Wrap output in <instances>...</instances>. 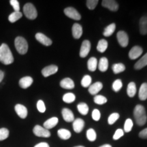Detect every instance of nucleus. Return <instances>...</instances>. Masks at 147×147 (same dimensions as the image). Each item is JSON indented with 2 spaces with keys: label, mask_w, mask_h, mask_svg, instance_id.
<instances>
[{
  "label": "nucleus",
  "mask_w": 147,
  "mask_h": 147,
  "mask_svg": "<svg viewBox=\"0 0 147 147\" xmlns=\"http://www.w3.org/2000/svg\"><path fill=\"white\" fill-rule=\"evenodd\" d=\"M0 61L5 65H10L14 61L13 55L6 44L0 46Z\"/></svg>",
  "instance_id": "f257e3e1"
},
{
  "label": "nucleus",
  "mask_w": 147,
  "mask_h": 147,
  "mask_svg": "<svg viewBox=\"0 0 147 147\" xmlns=\"http://www.w3.org/2000/svg\"><path fill=\"white\" fill-rule=\"evenodd\" d=\"M134 116L136 122L139 126H142L146 123L147 116L146 110L143 106L138 105L136 106L134 110Z\"/></svg>",
  "instance_id": "f03ea898"
},
{
  "label": "nucleus",
  "mask_w": 147,
  "mask_h": 147,
  "mask_svg": "<svg viewBox=\"0 0 147 147\" xmlns=\"http://www.w3.org/2000/svg\"><path fill=\"white\" fill-rule=\"evenodd\" d=\"M15 48L18 53L21 55L26 54L28 51V44L27 40L23 37H16L14 41Z\"/></svg>",
  "instance_id": "7ed1b4c3"
},
{
  "label": "nucleus",
  "mask_w": 147,
  "mask_h": 147,
  "mask_svg": "<svg viewBox=\"0 0 147 147\" xmlns=\"http://www.w3.org/2000/svg\"><path fill=\"white\" fill-rule=\"evenodd\" d=\"M23 12L25 16L30 20L36 19L38 16V12H37L36 8L31 3H27L24 5Z\"/></svg>",
  "instance_id": "20e7f679"
},
{
  "label": "nucleus",
  "mask_w": 147,
  "mask_h": 147,
  "mask_svg": "<svg viewBox=\"0 0 147 147\" xmlns=\"http://www.w3.org/2000/svg\"><path fill=\"white\" fill-rule=\"evenodd\" d=\"M33 132L38 137L49 138L51 136V132L49 131V130L40 125L35 126L34 129H33Z\"/></svg>",
  "instance_id": "39448f33"
},
{
  "label": "nucleus",
  "mask_w": 147,
  "mask_h": 147,
  "mask_svg": "<svg viewBox=\"0 0 147 147\" xmlns=\"http://www.w3.org/2000/svg\"><path fill=\"white\" fill-rule=\"evenodd\" d=\"M64 13L67 17L70 18L71 19L76 20V21H79L81 18V16L79 14V12L72 7H68V8H65Z\"/></svg>",
  "instance_id": "423d86ee"
},
{
  "label": "nucleus",
  "mask_w": 147,
  "mask_h": 147,
  "mask_svg": "<svg viewBox=\"0 0 147 147\" xmlns=\"http://www.w3.org/2000/svg\"><path fill=\"white\" fill-rule=\"evenodd\" d=\"M91 50V43L89 40H84L82 42L81 47L80 50V57L82 58H84L87 56Z\"/></svg>",
  "instance_id": "0eeeda50"
},
{
  "label": "nucleus",
  "mask_w": 147,
  "mask_h": 147,
  "mask_svg": "<svg viewBox=\"0 0 147 147\" xmlns=\"http://www.w3.org/2000/svg\"><path fill=\"white\" fill-rule=\"evenodd\" d=\"M118 42L122 47H126L129 43V38L127 34L124 31H120L117 35Z\"/></svg>",
  "instance_id": "6e6552de"
},
{
  "label": "nucleus",
  "mask_w": 147,
  "mask_h": 147,
  "mask_svg": "<svg viewBox=\"0 0 147 147\" xmlns=\"http://www.w3.org/2000/svg\"><path fill=\"white\" fill-rule=\"evenodd\" d=\"M102 5V6L113 12H116L119 10V4L117 1L114 0H103Z\"/></svg>",
  "instance_id": "1a4fd4ad"
},
{
  "label": "nucleus",
  "mask_w": 147,
  "mask_h": 147,
  "mask_svg": "<svg viewBox=\"0 0 147 147\" xmlns=\"http://www.w3.org/2000/svg\"><path fill=\"white\" fill-rule=\"evenodd\" d=\"M142 52L143 50L142 48L139 46H135L129 52V57L132 60L136 59L142 54Z\"/></svg>",
  "instance_id": "9d476101"
},
{
  "label": "nucleus",
  "mask_w": 147,
  "mask_h": 147,
  "mask_svg": "<svg viewBox=\"0 0 147 147\" xmlns=\"http://www.w3.org/2000/svg\"><path fill=\"white\" fill-rule=\"evenodd\" d=\"M58 67L55 65H51L47 66L45 68L42 69V74L45 77H48L51 75L55 74V73L57 72Z\"/></svg>",
  "instance_id": "9b49d317"
},
{
  "label": "nucleus",
  "mask_w": 147,
  "mask_h": 147,
  "mask_svg": "<svg viewBox=\"0 0 147 147\" xmlns=\"http://www.w3.org/2000/svg\"><path fill=\"white\" fill-rule=\"evenodd\" d=\"M36 39L40 43L42 44L45 46H47V47H49V46L52 45V40L49 38H48L47 36H46L45 34H42V33H38V34H36Z\"/></svg>",
  "instance_id": "f8f14e48"
},
{
  "label": "nucleus",
  "mask_w": 147,
  "mask_h": 147,
  "mask_svg": "<svg viewBox=\"0 0 147 147\" xmlns=\"http://www.w3.org/2000/svg\"><path fill=\"white\" fill-rule=\"evenodd\" d=\"M15 111L18 117L21 119H25L27 116V109L25 106L23 105H21V104H16L15 106Z\"/></svg>",
  "instance_id": "ddd939ff"
},
{
  "label": "nucleus",
  "mask_w": 147,
  "mask_h": 147,
  "mask_svg": "<svg viewBox=\"0 0 147 147\" xmlns=\"http://www.w3.org/2000/svg\"><path fill=\"white\" fill-rule=\"evenodd\" d=\"M84 121L82 119L78 118L73 121V129L76 133H80L83 129Z\"/></svg>",
  "instance_id": "4468645a"
},
{
  "label": "nucleus",
  "mask_w": 147,
  "mask_h": 147,
  "mask_svg": "<svg viewBox=\"0 0 147 147\" xmlns=\"http://www.w3.org/2000/svg\"><path fill=\"white\" fill-rule=\"evenodd\" d=\"M103 88V84L102 82H97L95 83L91 84L89 87V92L90 94L95 95H97Z\"/></svg>",
  "instance_id": "2eb2a0df"
},
{
  "label": "nucleus",
  "mask_w": 147,
  "mask_h": 147,
  "mask_svg": "<svg viewBox=\"0 0 147 147\" xmlns=\"http://www.w3.org/2000/svg\"><path fill=\"white\" fill-rule=\"evenodd\" d=\"M63 118L66 122H72L74 121V116L71 110L68 108H63L61 111Z\"/></svg>",
  "instance_id": "dca6fc26"
},
{
  "label": "nucleus",
  "mask_w": 147,
  "mask_h": 147,
  "mask_svg": "<svg viewBox=\"0 0 147 147\" xmlns=\"http://www.w3.org/2000/svg\"><path fill=\"white\" fill-rule=\"evenodd\" d=\"M82 27L80 24L74 23L72 26V36L75 39H79L82 36Z\"/></svg>",
  "instance_id": "f3484780"
},
{
  "label": "nucleus",
  "mask_w": 147,
  "mask_h": 147,
  "mask_svg": "<svg viewBox=\"0 0 147 147\" xmlns=\"http://www.w3.org/2000/svg\"><path fill=\"white\" fill-rule=\"evenodd\" d=\"M60 86L65 89H72L74 88L75 85L72 79L69 78H65L60 82Z\"/></svg>",
  "instance_id": "a211bd4d"
},
{
  "label": "nucleus",
  "mask_w": 147,
  "mask_h": 147,
  "mask_svg": "<svg viewBox=\"0 0 147 147\" xmlns=\"http://www.w3.org/2000/svg\"><path fill=\"white\" fill-rule=\"evenodd\" d=\"M33 82H34V80H33V78L32 77L25 76L22 78L21 79H20L19 85L23 89H27V88L29 87L32 85Z\"/></svg>",
  "instance_id": "6ab92c4d"
},
{
  "label": "nucleus",
  "mask_w": 147,
  "mask_h": 147,
  "mask_svg": "<svg viewBox=\"0 0 147 147\" xmlns=\"http://www.w3.org/2000/svg\"><path fill=\"white\" fill-rule=\"evenodd\" d=\"M58 122L59 119L57 117H52V118L48 119L47 121L44 123V127L49 130L56 126Z\"/></svg>",
  "instance_id": "aec40b11"
},
{
  "label": "nucleus",
  "mask_w": 147,
  "mask_h": 147,
  "mask_svg": "<svg viewBox=\"0 0 147 147\" xmlns=\"http://www.w3.org/2000/svg\"><path fill=\"white\" fill-rule=\"evenodd\" d=\"M140 32L142 35L147 34V16H142L140 20Z\"/></svg>",
  "instance_id": "412c9836"
},
{
  "label": "nucleus",
  "mask_w": 147,
  "mask_h": 147,
  "mask_svg": "<svg viewBox=\"0 0 147 147\" xmlns=\"http://www.w3.org/2000/svg\"><path fill=\"white\" fill-rule=\"evenodd\" d=\"M138 96L140 100L142 101H144L147 99V83L144 82V83L142 84L140 86L139 90Z\"/></svg>",
  "instance_id": "4be33fe9"
},
{
  "label": "nucleus",
  "mask_w": 147,
  "mask_h": 147,
  "mask_svg": "<svg viewBox=\"0 0 147 147\" xmlns=\"http://www.w3.org/2000/svg\"><path fill=\"white\" fill-rule=\"evenodd\" d=\"M146 65H147V53L136 63L134 65V68L136 69H141Z\"/></svg>",
  "instance_id": "5701e85b"
},
{
  "label": "nucleus",
  "mask_w": 147,
  "mask_h": 147,
  "mask_svg": "<svg viewBox=\"0 0 147 147\" xmlns=\"http://www.w3.org/2000/svg\"><path fill=\"white\" fill-rule=\"evenodd\" d=\"M99 69L102 72L106 71L108 67V60L106 57H102L98 63Z\"/></svg>",
  "instance_id": "b1692460"
},
{
  "label": "nucleus",
  "mask_w": 147,
  "mask_h": 147,
  "mask_svg": "<svg viewBox=\"0 0 147 147\" xmlns=\"http://www.w3.org/2000/svg\"><path fill=\"white\" fill-rule=\"evenodd\" d=\"M127 93L129 97H133L135 96L136 93V85L135 82H131L129 83L127 89Z\"/></svg>",
  "instance_id": "393cba45"
},
{
  "label": "nucleus",
  "mask_w": 147,
  "mask_h": 147,
  "mask_svg": "<svg viewBox=\"0 0 147 147\" xmlns=\"http://www.w3.org/2000/svg\"><path fill=\"white\" fill-rule=\"evenodd\" d=\"M97 64H98V61L97 59L95 57H91L88 60L87 62V67L89 70L91 71H94L95 69H97Z\"/></svg>",
  "instance_id": "a878e982"
},
{
  "label": "nucleus",
  "mask_w": 147,
  "mask_h": 147,
  "mask_svg": "<svg viewBox=\"0 0 147 147\" xmlns=\"http://www.w3.org/2000/svg\"><path fill=\"white\" fill-rule=\"evenodd\" d=\"M59 137L62 140H68L71 137V133L69 130L65 129H60L57 131Z\"/></svg>",
  "instance_id": "bb28decb"
},
{
  "label": "nucleus",
  "mask_w": 147,
  "mask_h": 147,
  "mask_svg": "<svg viewBox=\"0 0 147 147\" xmlns=\"http://www.w3.org/2000/svg\"><path fill=\"white\" fill-rule=\"evenodd\" d=\"M108 42L106 40L102 39L98 42L97 46V50L100 53H104L105 52L108 48Z\"/></svg>",
  "instance_id": "cd10ccee"
},
{
  "label": "nucleus",
  "mask_w": 147,
  "mask_h": 147,
  "mask_svg": "<svg viewBox=\"0 0 147 147\" xmlns=\"http://www.w3.org/2000/svg\"><path fill=\"white\" fill-rule=\"evenodd\" d=\"M115 29H116V24L112 23L106 27L105 29H104V32L103 33V34H104V36L109 37L113 34V33L115 32Z\"/></svg>",
  "instance_id": "c85d7f7f"
},
{
  "label": "nucleus",
  "mask_w": 147,
  "mask_h": 147,
  "mask_svg": "<svg viewBox=\"0 0 147 147\" xmlns=\"http://www.w3.org/2000/svg\"><path fill=\"white\" fill-rule=\"evenodd\" d=\"M77 109H78L79 113L82 115H87V113H89V106H87L86 103L81 102L78 104L77 106Z\"/></svg>",
  "instance_id": "c756f323"
},
{
  "label": "nucleus",
  "mask_w": 147,
  "mask_h": 147,
  "mask_svg": "<svg viewBox=\"0 0 147 147\" xmlns=\"http://www.w3.org/2000/svg\"><path fill=\"white\" fill-rule=\"evenodd\" d=\"M23 16V14L21 12H14L12 14H10L8 17V20L10 23H14V22L17 21L18 19H20Z\"/></svg>",
  "instance_id": "7c9ffc66"
},
{
  "label": "nucleus",
  "mask_w": 147,
  "mask_h": 147,
  "mask_svg": "<svg viewBox=\"0 0 147 147\" xmlns=\"http://www.w3.org/2000/svg\"><path fill=\"white\" fill-rule=\"evenodd\" d=\"M112 68H113V71L114 73L119 74L125 71V66L124 64L121 63H116V64H114L113 67H112Z\"/></svg>",
  "instance_id": "2f4dec72"
},
{
  "label": "nucleus",
  "mask_w": 147,
  "mask_h": 147,
  "mask_svg": "<svg viewBox=\"0 0 147 147\" xmlns=\"http://www.w3.org/2000/svg\"><path fill=\"white\" fill-rule=\"evenodd\" d=\"M76 100V96L72 93H67L63 95V100L64 102L67 103V104H70L72 103Z\"/></svg>",
  "instance_id": "473e14b6"
},
{
  "label": "nucleus",
  "mask_w": 147,
  "mask_h": 147,
  "mask_svg": "<svg viewBox=\"0 0 147 147\" xmlns=\"http://www.w3.org/2000/svg\"><path fill=\"white\" fill-rule=\"evenodd\" d=\"M87 139L89 140L91 142H93L96 140L97 138V134L96 132L93 129H89L87 130Z\"/></svg>",
  "instance_id": "72a5a7b5"
},
{
  "label": "nucleus",
  "mask_w": 147,
  "mask_h": 147,
  "mask_svg": "<svg viewBox=\"0 0 147 147\" xmlns=\"http://www.w3.org/2000/svg\"><path fill=\"white\" fill-rule=\"evenodd\" d=\"M91 81L92 79L91 77L89 76V75H85L83 78H82V80H81V85L83 87H89L91 84Z\"/></svg>",
  "instance_id": "f704fd0d"
},
{
  "label": "nucleus",
  "mask_w": 147,
  "mask_h": 147,
  "mask_svg": "<svg viewBox=\"0 0 147 147\" xmlns=\"http://www.w3.org/2000/svg\"><path fill=\"white\" fill-rule=\"evenodd\" d=\"M94 102L99 105H102L107 102V99L103 95H97L94 97Z\"/></svg>",
  "instance_id": "c9c22d12"
},
{
  "label": "nucleus",
  "mask_w": 147,
  "mask_h": 147,
  "mask_svg": "<svg viewBox=\"0 0 147 147\" xmlns=\"http://www.w3.org/2000/svg\"><path fill=\"white\" fill-rule=\"evenodd\" d=\"M133 125H134V123L131 119H127L125 121V125H124V131L127 132V133L131 131V129L133 127Z\"/></svg>",
  "instance_id": "e433bc0d"
},
{
  "label": "nucleus",
  "mask_w": 147,
  "mask_h": 147,
  "mask_svg": "<svg viewBox=\"0 0 147 147\" xmlns=\"http://www.w3.org/2000/svg\"><path fill=\"white\" fill-rule=\"evenodd\" d=\"M119 117H120V116H119V113H115L111 114V115L109 116V117H108V124L113 125V124L115 123L116 121L118 120Z\"/></svg>",
  "instance_id": "4c0bfd02"
},
{
  "label": "nucleus",
  "mask_w": 147,
  "mask_h": 147,
  "mask_svg": "<svg viewBox=\"0 0 147 147\" xmlns=\"http://www.w3.org/2000/svg\"><path fill=\"white\" fill-rule=\"evenodd\" d=\"M9 136V130L6 128L0 129V141L4 140Z\"/></svg>",
  "instance_id": "58836bf2"
},
{
  "label": "nucleus",
  "mask_w": 147,
  "mask_h": 147,
  "mask_svg": "<svg viewBox=\"0 0 147 147\" xmlns=\"http://www.w3.org/2000/svg\"><path fill=\"white\" fill-rule=\"evenodd\" d=\"M122 87H123V83H122V81H121L120 79H117V80H116L113 84V89L115 92H118L119 90L122 88Z\"/></svg>",
  "instance_id": "ea45409f"
},
{
  "label": "nucleus",
  "mask_w": 147,
  "mask_h": 147,
  "mask_svg": "<svg viewBox=\"0 0 147 147\" xmlns=\"http://www.w3.org/2000/svg\"><path fill=\"white\" fill-rule=\"evenodd\" d=\"M98 3V0H87V6L89 10H94Z\"/></svg>",
  "instance_id": "a19ab883"
},
{
  "label": "nucleus",
  "mask_w": 147,
  "mask_h": 147,
  "mask_svg": "<svg viewBox=\"0 0 147 147\" xmlns=\"http://www.w3.org/2000/svg\"><path fill=\"white\" fill-rule=\"evenodd\" d=\"M37 108L40 113H43L46 111V106L45 103L42 100H39L37 103Z\"/></svg>",
  "instance_id": "79ce46f5"
},
{
  "label": "nucleus",
  "mask_w": 147,
  "mask_h": 147,
  "mask_svg": "<svg viewBox=\"0 0 147 147\" xmlns=\"http://www.w3.org/2000/svg\"><path fill=\"white\" fill-rule=\"evenodd\" d=\"M101 113L100 110L97 109H94L92 112V118L95 121H98L100 119Z\"/></svg>",
  "instance_id": "37998d69"
},
{
  "label": "nucleus",
  "mask_w": 147,
  "mask_h": 147,
  "mask_svg": "<svg viewBox=\"0 0 147 147\" xmlns=\"http://www.w3.org/2000/svg\"><path fill=\"white\" fill-rule=\"evenodd\" d=\"M123 135H124L123 130L121 129H118L115 131V134H114L113 139L115 140H119L120 138L123 136Z\"/></svg>",
  "instance_id": "c03bdc74"
},
{
  "label": "nucleus",
  "mask_w": 147,
  "mask_h": 147,
  "mask_svg": "<svg viewBox=\"0 0 147 147\" xmlns=\"http://www.w3.org/2000/svg\"><path fill=\"white\" fill-rule=\"evenodd\" d=\"M10 3L11 5L13 7L14 12H19L20 5H19V2H18L17 0H11Z\"/></svg>",
  "instance_id": "a18cd8bd"
},
{
  "label": "nucleus",
  "mask_w": 147,
  "mask_h": 147,
  "mask_svg": "<svg viewBox=\"0 0 147 147\" xmlns=\"http://www.w3.org/2000/svg\"><path fill=\"white\" fill-rule=\"evenodd\" d=\"M139 137L142 139H147V127L139 133Z\"/></svg>",
  "instance_id": "49530a36"
},
{
  "label": "nucleus",
  "mask_w": 147,
  "mask_h": 147,
  "mask_svg": "<svg viewBox=\"0 0 147 147\" xmlns=\"http://www.w3.org/2000/svg\"><path fill=\"white\" fill-rule=\"evenodd\" d=\"M34 147H50V146H49V145L48 144V143L47 142H41V143H39V144H36Z\"/></svg>",
  "instance_id": "de8ad7c7"
},
{
  "label": "nucleus",
  "mask_w": 147,
  "mask_h": 147,
  "mask_svg": "<svg viewBox=\"0 0 147 147\" xmlns=\"http://www.w3.org/2000/svg\"><path fill=\"white\" fill-rule=\"evenodd\" d=\"M3 77H4V72L3 71L0 70V82L2 81Z\"/></svg>",
  "instance_id": "09e8293b"
},
{
  "label": "nucleus",
  "mask_w": 147,
  "mask_h": 147,
  "mask_svg": "<svg viewBox=\"0 0 147 147\" xmlns=\"http://www.w3.org/2000/svg\"><path fill=\"white\" fill-rule=\"evenodd\" d=\"M100 147H112V146H111V145H110V144H104V145H102V146H101Z\"/></svg>",
  "instance_id": "8fccbe9b"
},
{
  "label": "nucleus",
  "mask_w": 147,
  "mask_h": 147,
  "mask_svg": "<svg viewBox=\"0 0 147 147\" xmlns=\"http://www.w3.org/2000/svg\"><path fill=\"white\" fill-rule=\"evenodd\" d=\"M74 147H84L83 146H74Z\"/></svg>",
  "instance_id": "3c124183"
}]
</instances>
